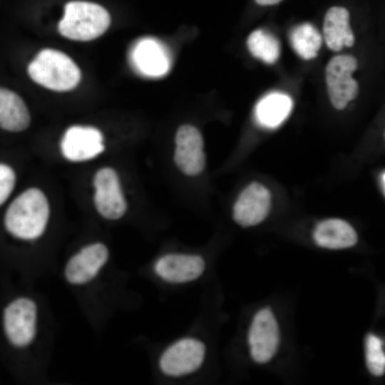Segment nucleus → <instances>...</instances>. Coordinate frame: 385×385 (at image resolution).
Listing matches in <instances>:
<instances>
[{
    "mask_svg": "<svg viewBox=\"0 0 385 385\" xmlns=\"http://www.w3.org/2000/svg\"><path fill=\"white\" fill-rule=\"evenodd\" d=\"M49 216V203L45 193L39 188H30L9 203L3 217V226L13 239L31 242L44 235Z\"/></svg>",
    "mask_w": 385,
    "mask_h": 385,
    "instance_id": "f257e3e1",
    "label": "nucleus"
},
{
    "mask_svg": "<svg viewBox=\"0 0 385 385\" xmlns=\"http://www.w3.org/2000/svg\"><path fill=\"white\" fill-rule=\"evenodd\" d=\"M4 337L12 349L23 351L37 340L40 309L37 301L29 295H18L4 306L1 314Z\"/></svg>",
    "mask_w": 385,
    "mask_h": 385,
    "instance_id": "f03ea898",
    "label": "nucleus"
},
{
    "mask_svg": "<svg viewBox=\"0 0 385 385\" xmlns=\"http://www.w3.org/2000/svg\"><path fill=\"white\" fill-rule=\"evenodd\" d=\"M28 73L36 83L64 92L73 89L81 80V71L66 53L55 49L41 50L29 64Z\"/></svg>",
    "mask_w": 385,
    "mask_h": 385,
    "instance_id": "7ed1b4c3",
    "label": "nucleus"
},
{
    "mask_svg": "<svg viewBox=\"0 0 385 385\" xmlns=\"http://www.w3.org/2000/svg\"><path fill=\"white\" fill-rule=\"evenodd\" d=\"M108 12L96 3L73 1L65 6L58 31L71 40L88 41L101 36L108 28Z\"/></svg>",
    "mask_w": 385,
    "mask_h": 385,
    "instance_id": "20e7f679",
    "label": "nucleus"
},
{
    "mask_svg": "<svg viewBox=\"0 0 385 385\" xmlns=\"http://www.w3.org/2000/svg\"><path fill=\"white\" fill-rule=\"evenodd\" d=\"M207 347L201 339L187 337L168 346L158 359V368L166 376L178 378L190 375L203 364Z\"/></svg>",
    "mask_w": 385,
    "mask_h": 385,
    "instance_id": "39448f33",
    "label": "nucleus"
},
{
    "mask_svg": "<svg viewBox=\"0 0 385 385\" xmlns=\"http://www.w3.org/2000/svg\"><path fill=\"white\" fill-rule=\"evenodd\" d=\"M109 255L108 247L103 242L85 245L67 260L62 272L63 279L72 287L88 286L101 274Z\"/></svg>",
    "mask_w": 385,
    "mask_h": 385,
    "instance_id": "423d86ee",
    "label": "nucleus"
},
{
    "mask_svg": "<svg viewBox=\"0 0 385 385\" xmlns=\"http://www.w3.org/2000/svg\"><path fill=\"white\" fill-rule=\"evenodd\" d=\"M358 66L356 58L351 55H337L327 64L325 79L328 95L332 106L342 110L356 98L359 93L357 81L352 73Z\"/></svg>",
    "mask_w": 385,
    "mask_h": 385,
    "instance_id": "0eeeda50",
    "label": "nucleus"
},
{
    "mask_svg": "<svg viewBox=\"0 0 385 385\" xmlns=\"http://www.w3.org/2000/svg\"><path fill=\"white\" fill-rule=\"evenodd\" d=\"M247 342L250 356L258 364L268 362L274 356L279 344L277 322L272 310L260 309L251 322Z\"/></svg>",
    "mask_w": 385,
    "mask_h": 385,
    "instance_id": "6e6552de",
    "label": "nucleus"
},
{
    "mask_svg": "<svg viewBox=\"0 0 385 385\" xmlns=\"http://www.w3.org/2000/svg\"><path fill=\"white\" fill-rule=\"evenodd\" d=\"M93 186V201L98 212L107 220L122 217L126 212L127 203L116 172L108 167L99 169L94 175Z\"/></svg>",
    "mask_w": 385,
    "mask_h": 385,
    "instance_id": "1a4fd4ad",
    "label": "nucleus"
},
{
    "mask_svg": "<svg viewBox=\"0 0 385 385\" xmlns=\"http://www.w3.org/2000/svg\"><path fill=\"white\" fill-rule=\"evenodd\" d=\"M60 149L63 156L69 161H87L104 150L103 135L94 127L73 125L64 133Z\"/></svg>",
    "mask_w": 385,
    "mask_h": 385,
    "instance_id": "9d476101",
    "label": "nucleus"
},
{
    "mask_svg": "<svg viewBox=\"0 0 385 385\" xmlns=\"http://www.w3.org/2000/svg\"><path fill=\"white\" fill-rule=\"evenodd\" d=\"M206 263L200 255L170 253L155 262L153 271L161 280L170 284H185L199 279L205 272Z\"/></svg>",
    "mask_w": 385,
    "mask_h": 385,
    "instance_id": "9b49d317",
    "label": "nucleus"
},
{
    "mask_svg": "<svg viewBox=\"0 0 385 385\" xmlns=\"http://www.w3.org/2000/svg\"><path fill=\"white\" fill-rule=\"evenodd\" d=\"M175 161L185 175L195 176L205 165L203 140L199 130L191 125H183L175 135Z\"/></svg>",
    "mask_w": 385,
    "mask_h": 385,
    "instance_id": "f8f14e48",
    "label": "nucleus"
},
{
    "mask_svg": "<svg viewBox=\"0 0 385 385\" xmlns=\"http://www.w3.org/2000/svg\"><path fill=\"white\" fill-rule=\"evenodd\" d=\"M271 205L270 190L252 183L240 193L233 207V219L242 227L258 225L267 216Z\"/></svg>",
    "mask_w": 385,
    "mask_h": 385,
    "instance_id": "ddd939ff",
    "label": "nucleus"
},
{
    "mask_svg": "<svg viewBox=\"0 0 385 385\" xmlns=\"http://www.w3.org/2000/svg\"><path fill=\"white\" fill-rule=\"evenodd\" d=\"M135 69L149 77H160L170 68V58L165 48L156 40L145 38L133 46L130 54Z\"/></svg>",
    "mask_w": 385,
    "mask_h": 385,
    "instance_id": "4468645a",
    "label": "nucleus"
},
{
    "mask_svg": "<svg viewBox=\"0 0 385 385\" xmlns=\"http://www.w3.org/2000/svg\"><path fill=\"white\" fill-rule=\"evenodd\" d=\"M323 34L328 48L339 51L354 43V35L349 24V13L342 6H332L327 11L323 23Z\"/></svg>",
    "mask_w": 385,
    "mask_h": 385,
    "instance_id": "2eb2a0df",
    "label": "nucleus"
},
{
    "mask_svg": "<svg viewBox=\"0 0 385 385\" xmlns=\"http://www.w3.org/2000/svg\"><path fill=\"white\" fill-rule=\"evenodd\" d=\"M313 237L319 246L332 250L349 248L358 241L354 228L349 222L337 218L320 222L314 229Z\"/></svg>",
    "mask_w": 385,
    "mask_h": 385,
    "instance_id": "dca6fc26",
    "label": "nucleus"
},
{
    "mask_svg": "<svg viewBox=\"0 0 385 385\" xmlns=\"http://www.w3.org/2000/svg\"><path fill=\"white\" fill-rule=\"evenodd\" d=\"M31 115L24 100L16 92L0 87V129L19 133L28 128Z\"/></svg>",
    "mask_w": 385,
    "mask_h": 385,
    "instance_id": "f3484780",
    "label": "nucleus"
},
{
    "mask_svg": "<svg viewBox=\"0 0 385 385\" xmlns=\"http://www.w3.org/2000/svg\"><path fill=\"white\" fill-rule=\"evenodd\" d=\"M292 108L291 98L282 93H272L263 97L257 104L255 116L263 127L274 128L281 125Z\"/></svg>",
    "mask_w": 385,
    "mask_h": 385,
    "instance_id": "a211bd4d",
    "label": "nucleus"
},
{
    "mask_svg": "<svg viewBox=\"0 0 385 385\" xmlns=\"http://www.w3.org/2000/svg\"><path fill=\"white\" fill-rule=\"evenodd\" d=\"M289 41L292 47L301 58L310 60L317 56L322 44V36L313 25L304 23L292 30Z\"/></svg>",
    "mask_w": 385,
    "mask_h": 385,
    "instance_id": "6ab92c4d",
    "label": "nucleus"
},
{
    "mask_svg": "<svg viewBox=\"0 0 385 385\" xmlns=\"http://www.w3.org/2000/svg\"><path fill=\"white\" fill-rule=\"evenodd\" d=\"M247 45L252 56L267 63L272 64L279 57V42L267 31L257 29L252 32L247 38Z\"/></svg>",
    "mask_w": 385,
    "mask_h": 385,
    "instance_id": "aec40b11",
    "label": "nucleus"
},
{
    "mask_svg": "<svg viewBox=\"0 0 385 385\" xmlns=\"http://www.w3.org/2000/svg\"><path fill=\"white\" fill-rule=\"evenodd\" d=\"M383 342L377 336L369 334L365 339V358L366 366L371 374L382 376L385 371V355Z\"/></svg>",
    "mask_w": 385,
    "mask_h": 385,
    "instance_id": "412c9836",
    "label": "nucleus"
},
{
    "mask_svg": "<svg viewBox=\"0 0 385 385\" xmlns=\"http://www.w3.org/2000/svg\"><path fill=\"white\" fill-rule=\"evenodd\" d=\"M16 182L14 169L8 163L0 162V207L12 194Z\"/></svg>",
    "mask_w": 385,
    "mask_h": 385,
    "instance_id": "4be33fe9",
    "label": "nucleus"
},
{
    "mask_svg": "<svg viewBox=\"0 0 385 385\" xmlns=\"http://www.w3.org/2000/svg\"><path fill=\"white\" fill-rule=\"evenodd\" d=\"M282 0H255V1L262 6H267V5H274L279 2H280Z\"/></svg>",
    "mask_w": 385,
    "mask_h": 385,
    "instance_id": "5701e85b",
    "label": "nucleus"
},
{
    "mask_svg": "<svg viewBox=\"0 0 385 385\" xmlns=\"http://www.w3.org/2000/svg\"><path fill=\"white\" fill-rule=\"evenodd\" d=\"M384 178H385L384 172H383L380 175V178H379V184H380V187L383 193H384Z\"/></svg>",
    "mask_w": 385,
    "mask_h": 385,
    "instance_id": "b1692460",
    "label": "nucleus"
}]
</instances>
